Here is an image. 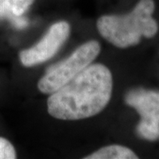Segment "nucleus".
Listing matches in <instances>:
<instances>
[{"label": "nucleus", "instance_id": "7", "mask_svg": "<svg viewBox=\"0 0 159 159\" xmlns=\"http://www.w3.org/2000/svg\"><path fill=\"white\" fill-rule=\"evenodd\" d=\"M85 159H136L138 156L131 148L121 145H109L87 156Z\"/></svg>", "mask_w": 159, "mask_h": 159}, {"label": "nucleus", "instance_id": "8", "mask_svg": "<svg viewBox=\"0 0 159 159\" xmlns=\"http://www.w3.org/2000/svg\"><path fill=\"white\" fill-rule=\"evenodd\" d=\"M137 134L143 140L154 142L159 138V114L141 119L136 127Z\"/></svg>", "mask_w": 159, "mask_h": 159}, {"label": "nucleus", "instance_id": "4", "mask_svg": "<svg viewBox=\"0 0 159 159\" xmlns=\"http://www.w3.org/2000/svg\"><path fill=\"white\" fill-rule=\"evenodd\" d=\"M70 31V25L66 21H57L51 25L36 44L19 53L21 64L26 67H32L50 60L68 39Z\"/></svg>", "mask_w": 159, "mask_h": 159}, {"label": "nucleus", "instance_id": "3", "mask_svg": "<svg viewBox=\"0 0 159 159\" xmlns=\"http://www.w3.org/2000/svg\"><path fill=\"white\" fill-rule=\"evenodd\" d=\"M101 45L97 41H89L79 46L66 59L47 70L38 81V89L43 94H52L75 78L97 57Z\"/></svg>", "mask_w": 159, "mask_h": 159}, {"label": "nucleus", "instance_id": "1", "mask_svg": "<svg viewBox=\"0 0 159 159\" xmlns=\"http://www.w3.org/2000/svg\"><path fill=\"white\" fill-rule=\"evenodd\" d=\"M113 80L104 65L91 64L75 78L47 100V110L53 118L80 120L100 113L107 106L112 93Z\"/></svg>", "mask_w": 159, "mask_h": 159}, {"label": "nucleus", "instance_id": "9", "mask_svg": "<svg viewBox=\"0 0 159 159\" xmlns=\"http://www.w3.org/2000/svg\"><path fill=\"white\" fill-rule=\"evenodd\" d=\"M17 154L13 145L8 140L0 137V159H14Z\"/></svg>", "mask_w": 159, "mask_h": 159}, {"label": "nucleus", "instance_id": "10", "mask_svg": "<svg viewBox=\"0 0 159 159\" xmlns=\"http://www.w3.org/2000/svg\"><path fill=\"white\" fill-rule=\"evenodd\" d=\"M0 19H6V11L4 0H0Z\"/></svg>", "mask_w": 159, "mask_h": 159}, {"label": "nucleus", "instance_id": "6", "mask_svg": "<svg viewBox=\"0 0 159 159\" xmlns=\"http://www.w3.org/2000/svg\"><path fill=\"white\" fill-rule=\"evenodd\" d=\"M34 0H4L6 11V19L11 20L18 29H25L29 21L22 18L23 14L34 4Z\"/></svg>", "mask_w": 159, "mask_h": 159}, {"label": "nucleus", "instance_id": "5", "mask_svg": "<svg viewBox=\"0 0 159 159\" xmlns=\"http://www.w3.org/2000/svg\"><path fill=\"white\" fill-rule=\"evenodd\" d=\"M125 102L136 110L141 119L159 114V91L134 89L125 95Z\"/></svg>", "mask_w": 159, "mask_h": 159}, {"label": "nucleus", "instance_id": "2", "mask_svg": "<svg viewBox=\"0 0 159 159\" xmlns=\"http://www.w3.org/2000/svg\"><path fill=\"white\" fill-rule=\"evenodd\" d=\"M155 8L154 0H139L127 14L102 15L97 20V30L118 48L136 45L142 37L152 38L158 32V24L152 16Z\"/></svg>", "mask_w": 159, "mask_h": 159}]
</instances>
